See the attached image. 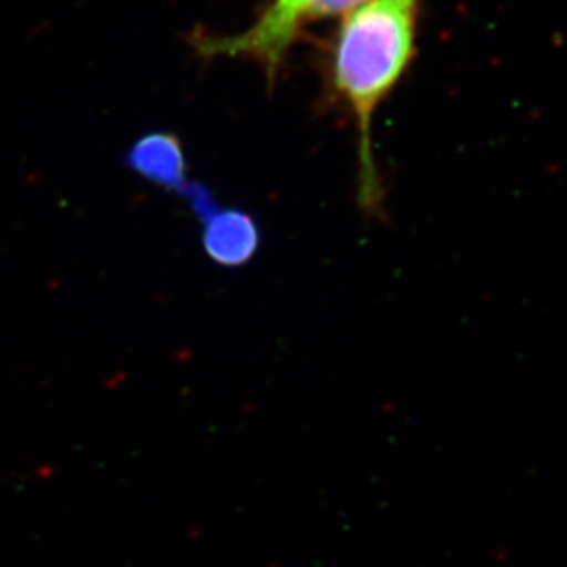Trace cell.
<instances>
[{
  "label": "cell",
  "instance_id": "cell-1",
  "mask_svg": "<svg viewBox=\"0 0 567 567\" xmlns=\"http://www.w3.org/2000/svg\"><path fill=\"white\" fill-rule=\"evenodd\" d=\"M424 0H361L344 13L324 52V85L358 133V205L382 219L385 188L378 172L372 124L413 65Z\"/></svg>",
  "mask_w": 567,
  "mask_h": 567
},
{
  "label": "cell",
  "instance_id": "cell-4",
  "mask_svg": "<svg viewBox=\"0 0 567 567\" xmlns=\"http://www.w3.org/2000/svg\"><path fill=\"white\" fill-rule=\"evenodd\" d=\"M126 161L138 177L163 190L183 197L190 186L185 150L172 133L142 135L127 150Z\"/></svg>",
  "mask_w": 567,
  "mask_h": 567
},
{
  "label": "cell",
  "instance_id": "cell-2",
  "mask_svg": "<svg viewBox=\"0 0 567 567\" xmlns=\"http://www.w3.org/2000/svg\"><path fill=\"white\" fill-rule=\"evenodd\" d=\"M361 0H269L251 27L236 35H194L203 58H246L260 65L269 85L279 80L293 44L306 30L332 17H343Z\"/></svg>",
  "mask_w": 567,
  "mask_h": 567
},
{
  "label": "cell",
  "instance_id": "cell-3",
  "mask_svg": "<svg viewBox=\"0 0 567 567\" xmlns=\"http://www.w3.org/2000/svg\"><path fill=\"white\" fill-rule=\"evenodd\" d=\"M197 219L203 225V249L214 264L235 269L246 266L257 257L262 244V233L257 219L247 210L219 207L216 203Z\"/></svg>",
  "mask_w": 567,
  "mask_h": 567
}]
</instances>
